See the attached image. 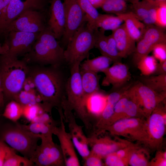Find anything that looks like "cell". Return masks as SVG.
<instances>
[{"mask_svg":"<svg viewBox=\"0 0 166 166\" xmlns=\"http://www.w3.org/2000/svg\"><path fill=\"white\" fill-rule=\"evenodd\" d=\"M96 30L86 21L84 22L74 33L64 50V61L70 66L76 62L81 63L87 57L89 51L94 47Z\"/></svg>","mask_w":166,"mask_h":166,"instance_id":"277c9868","label":"cell"},{"mask_svg":"<svg viewBox=\"0 0 166 166\" xmlns=\"http://www.w3.org/2000/svg\"><path fill=\"white\" fill-rule=\"evenodd\" d=\"M85 15L87 24L93 29H98L97 25L100 13L88 0H77Z\"/></svg>","mask_w":166,"mask_h":166,"instance_id":"83f0119b","label":"cell"},{"mask_svg":"<svg viewBox=\"0 0 166 166\" xmlns=\"http://www.w3.org/2000/svg\"><path fill=\"white\" fill-rule=\"evenodd\" d=\"M112 62L110 58L102 55L91 59L87 58L80 63V68L98 73L102 72L109 67Z\"/></svg>","mask_w":166,"mask_h":166,"instance_id":"484cf974","label":"cell"},{"mask_svg":"<svg viewBox=\"0 0 166 166\" xmlns=\"http://www.w3.org/2000/svg\"><path fill=\"white\" fill-rule=\"evenodd\" d=\"M108 131L114 136H121L146 145L147 134L146 120L144 117H133L120 120L107 127Z\"/></svg>","mask_w":166,"mask_h":166,"instance_id":"52a82bcc","label":"cell"},{"mask_svg":"<svg viewBox=\"0 0 166 166\" xmlns=\"http://www.w3.org/2000/svg\"><path fill=\"white\" fill-rule=\"evenodd\" d=\"M49 18L47 26L57 39L62 38L64 30L65 16L61 0H49Z\"/></svg>","mask_w":166,"mask_h":166,"instance_id":"ffe728a7","label":"cell"},{"mask_svg":"<svg viewBox=\"0 0 166 166\" xmlns=\"http://www.w3.org/2000/svg\"><path fill=\"white\" fill-rule=\"evenodd\" d=\"M38 145L30 160L38 166H65L60 146L53 142L52 135L41 138Z\"/></svg>","mask_w":166,"mask_h":166,"instance_id":"9c48e42d","label":"cell"},{"mask_svg":"<svg viewBox=\"0 0 166 166\" xmlns=\"http://www.w3.org/2000/svg\"><path fill=\"white\" fill-rule=\"evenodd\" d=\"M165 99L160 102L146 119L147 139L146 146L152 151L162 149L166 132Z\"/></svg>","mask_w":166,"mask_h":166,"instance_id":"8992f818","label":"cell"},{"mask_svg":"<svg viewBox=\"0 0 166 166\" xmlns=\"http://www.w3.org/2000/svg\"><path fill=\"white\" fill-rule=\"evenodd\" d=\"M34 164L30 159L18 155L15 150L7 146L3 166H31Z\"/></svg>","mask_w":166,"mask_h":166,"instance_id":"f546056e","label":"cell"},{"mask_svg":"<svg viewBox=\"0 0 166 166\" xmlns=\"http://www.w3.org/2000/svg\"><path fill=\"white\" fill-rule=\"evenodd\" d=\"M166 74V61L158 63L154 74V75Z\"/></svg>","mask_w":166,"mask_h":166,"instance_id":"f5cc1de1","label":"cell"},{"mask_svg":"<svg viewBox=\"0 0 166 166\" xmlns=\"http://www.w3.org/2000/svg\"><path fill=\"white\" fill-rule=\"evenodd\" d=\"M121 57L126 58L135 51L136 42L127 31L124 23L112 31Z\"/></svg>","mask_w":166,"mask_h":166,"instance_id":"7402d4cb","label":"cell"},{"mask_svg":"<svg viewBox=\"0 0 166 166\" xmlns=\"http://www.w3.org/2000/svg\"><path fill=\"white\" fill-rule=\"evenodd\" d=\"M49 0H10L0 21V36L6 38L9 24L25 11L32 10L44 12Z\"/></svg>","mask_w":166,"mask_h":166,"instance_id":"30bf717a","label":"cell"},{"mask_svg":"<svg viewBox=\"0 0 166 166\" xmlns=\"http://www.w3.org/2000/svg\"><path fill=\"white\" fill-rule=\"evenodd\" d=\"M128 89L117 103L113 114L109 119L105 128L108 126L120 119L123 114L130 97L127 91Z\"/></svg>","mask_w":166,"mask_h":166,"instance_id":"d590c367","label":"cell"},{"mask_svg":"<svg viewBox=\"0 0 166 166\" xmlns=\"http://www.w3.org/2000/svg\"><path fill=\"white\" fill-rule=\"evenodd\" d=\"M113 139L108 136L98 137L93 134L88 138L89 145L91 152L97 155L102 159L109 154L126 147L132 143L130 141L115 136Z\"/></svg>","mask_w":166,"mask_h":166,"instance_id":"e0dca14e","label":"cell"},{"mask_svg":"<svg viewBox=\"0 0 166 166\" xmlns=\"http://www.w3.org/2000/svg\"><path fill=\"white\" fill-rule=\"evenodd\" d=\"M158 63L153 56L148 55L142 57L136 65L142 75L148 76L154 74Z\"/></svg>","mask_w":166,"mask_h":166,"instance_id":"1f68e13d","label":"cell"},{"mask_svg":"<svg viewBox=\"0 0 166 166\" xmlns=\"http://www.w3.org/2000/svg\"><path fill=\"white\" fill-rule=\"evenodd\" d=\"M38 94V93L37 90L29 92L22 89L13 99L22 106L28 104L38 105L37 99Z\"/></svg>","mask_w":166,"mask_h":166,"instance_id":"74e56055","label":"cell"},{"mask_svg":"<svg viewBox=\"0 0 166 166\" xmlns=\"http://www.w3.org/2000/svg\"><path fill=\"white\" fill-rule=\"evenodd\" d=\"M63 5L65 26L61 38L63 44L67 46L74 33L86 21L77 0H64Z\"/></svg>","mask_w":166,"mask_h":166,"instance_id":"4fadbf2b","label":"cell"},{"mask_svg":"<svg viewBox=\"0 0 166 166\" xmlns=\"http://www.w3.org/2000/svg\"><path fill=\"white\" fill-rule=\"evenodd\" d=\"M44 111H46L39 105L28 104L23 106L22 116L30 122L39 114Z\"/></svg>","mask_w":166,"mask_h":166,"instance_id":"ab89813d","label":"cell"},{"mask_svg":"<svg viewBox=\"0 0 166 166\" xmlns=\"http://www.w3.org/2000/svg\"><path fill=\"white\" fill-rule=\"evenodd\" d=\"M127 1V0H106L101 8L105 12L117 15L126 12Z\"/></svg>","mask_w":166,"mask_h":166,"instance_id":"d6a6232c","label":"cell"},{"mask_svg":"<svg viewBox=\"0 0 166 166\" xmlns=\"http://www.w3.org/2000/svg\"><path fill=\"white\" fill-rule=\"evenodd\" d=\"M155 25L164 29L166 27V3L159 6L157 8Z\"/></svg>","mask_w":166,"mask_h":166,"instance_id":"7bdbcfd3","label":"cell"},{"mask_svg":"<svg viewBox=\"0 0 166 166\" xmlns=\"http://www.w3.org/2000/svg\"><path fill=\"white\" fill-rule=\"evenodd\" d=\"M44 12L28 10L22 13L8 26L6 32V39L11 31L39 33L43 30L47 26Z\"/></svg>","mask_w":166,"mask_h":166,"instance_id":"7c38bea8","label":"cell"},{"mask_svg":"<svg viewBox=\"0 0 166 166\" xmlns=\"http://www.w3.org/2000/svg\"><path fill=\"white\" fill-rule=\"evenodd\" d=\"M132 4L131 11L138 19L142 22L146 17L151 4L143 0Z\"/></svg>","mask_w":166,"mask_h":166,"instance_id":"f35d334b","label":"cell"},{"mask_svg":"<svg viewBox=\"0 0 166 166\" xmlns=\"http://www.w3.org/2000/svg\"><path fill=\"white\" fill-rule=\"evenodd\" d=\"M105 75L101 83L103 86L111 85L113 88L122 87L131 78L128 67L121 62L113 63L112 65L104 70Z\"/></svg>","mask_w":166,"mask_h":166,"instance_id":"d6986e66","label":"cell"},{"mask_svg":"<svg viewBox=\"0 0 166 166\" xmlns=\"http://www.w3.org/2000/svg\"><path fill=\"white\" fill-rule=\"evenodd\" d=\"M2 138L10 147L29 159L38 145V142L40 139L38 135L18 125L5 131L2 134Z\"/></svg>","mask_w":166,"mask_h":166,"instance_id":"ba28073f","label":"cell"},{"mask_svg":"<svg viewBox=\"0 0 166 166\" xmlns=\"http://www.w3.org/2000/svg\"><path fill=\"white\" fill-rule=\"evenodd\" d=\"M80 73L85 99L92 94L100 91V76L97 73L80 69Z\"/></svg>","mask_w":166,"mask_h":166,"instance_id":"d4e9b609","label":"cell"},{"mask_svg":"<svg viewBox=\"0 0 166 166\" xmlns=\"http://www.w3.org/2000/svg\"><path fill=\"white\" fill-rule=\"evenodd\" d=\"M5 102V97L0 69V112L4 106Z\"/></svg>","mask_w":166,"mask_h":166,"instance_id":"db71d44e","label":"cell"},{"mask_svg":"<svg viewBox=\"0 0 166 166\" xmlns=\"http://www.w3.org/2000/svg\"><path fill=\"white\" fill-rule=\"evenodd\" d=\"M63 118L68 124L69 132L75 148L85 160L89 155L88 138L83 131V126L79 125L76 122L73 111L67 109H63Z\"/></svg>","mask_w":166,"mask_h":166,"instance_id":"ac0fdd59","label":"cell"},{"mask_svg":"<svg viewBox=\"0 0 166 166\" xmlns=\"http://www.w3.org/2000/svg\"><path fill=\"white\" fill-rule=\"evenodd\" d=\"M107 96L99 91L85 98V108L89 120L91 117L99 118L106 106Z\"/></svg>","mask_w":166,"mask_h":166,"instance_id":"603a6c76","label":"cell"},{"mask_svg":"<svg viewBox=\"0 0 166 166\" xmlns=\"http://www.w3.org/2000/svg\"><path fill=\"white\" fill-rule=\"evenodd\" d=\"M58 111L60 117V125L59 127L54 126L52 132L53 134L56 136L59 140L65 166H80V164L70 134L65 129L62 109L58 108Z\"/></svg>","mask_w":166,"mask_h":166,"instance_id":"9a60e30c","label":"cell"},{"mask_svg":"<svg viewBox=\"0 0 166 166\" xmlns=\"http://www.w3.org/2000/svg\"><path fill=\"white\" fill-rule=\"evenodd\" d=\"M23 106L15 100L9 102L6 106L3 116L5 118L16 122L22 115Z\"/></svg>","mask_w":166,"mask_h":166,"instance_id":"e575fe53","label":"cell"},{"mask_svg":"<svg viewBox=\"0 0 166 166\" xmlns=\"http://www.w3.org/2000/svg\"><path fill=\"white\" fill-rule=\"evenodd\" d=\"M10 0H0V21L4 11Z\"/></svg>","mask_w":166,"mask_h":166,"instance_id":"11a10c76","label":"cell"},{"mask_svg":"<svg viewBox=\"0 0 166 166\" xmlns=\"http://www.w3.org/2000/svg\"><path fill=\"white\" fill-rule=\"evenodd\" d=\"M80 63L76 62L70 65V75L66 83L65 97L61 103V107L74 111L88 128L89 122L85 108V97L81 81Z\"/></svg>","mask_w":166,"mask_h":166,"instance_id":"3957f363","label":"cell"},{"mask_svg":"<svg viewBox=\"0 0 166 166\" xmlns=\"http://www.w3.org/2000/svg\"><path fill=\"white\" fill-rule=\"evenodd\" d=\"M133 117L145 118L139 105L134 99L130 97L124 111L120 120Z\"/></svg>","mask_w":166,"mask_h":166,"instance_id":"8d00e7d4","label":"cell"},{"mask_svg":"<svg viewBox=\"0 0 166 166\" xmlns=\"http://www.w3.org/2000/svg\"><path fill=\"white\" fill-rule=\"evenodd\" d=\"M156 151L154 157L149 161V166H166V151L162 149Z\"/></svg>","mask_w":166,"mask_h":166,"instance_id":"bcb514c9","label":"cell"},{"mask_svg":"<svg viewBox=\"0 0 166 166\" xmlns=\"http://www.w3.org/2000/svg\"><path fill=\"white\" fill-rule=\"evenodd\" d=\"M3 141L0 140V166H3L7 146Z\"/></svg>","mask_w":166,"mask_h":166,"instance_id":"816d5d0a","label":"cell"},{"mask_svg":"<svg viewBox=\"0 0 166 166\" xmlns=\"http://www.w3.org/2000/svg\"><path fill=\"white\" fill-rule=\"evenodd\" d=\"M124 22L128 33L136 42L139 41L143 36L146 26L130 11L117 15Z\"/></svg>","mask_w":166,"mask_h":166,"instance_id":"cb8c5ba5","label":"cell"},{"mask_svg":"<svg viewBox=\"0 0 166 166\" xmlns=\"http://www.w3.org/2000/svg\"><path fill=\"white\" fill-rule=\"evenodd\" d=\"M150 155L147 149L140 147L132 155L128 165L131 166H149Z\"/></svg>","mask_w":166,"mask_h":166,"instance_id":"836d02e7","label":"cell"},{"mask_svg":"<svg viewBox=\"0 0 166 166\" xmlns=\"http://www.w3.org/2000/svg\"><path fill=\"white\" fill-rule=\"evenodd\" d=\"M106 39L108 44L109 58L113 63L121 62V58L120 56L116 41L112 34L106 36Z\"/></svg>","mask_w":166,"mask_h":166,"instance_id":"60d3db41","label":"cell"},{"mask_svg":"<svg viewBox=\"0 0 166 166\" xmlns=\"http://www.w3.org/2000/svg\"><path fill=\"white\" fill-rule=\"evenodd\" d=\"M104 159V166H128L130 159L120 158L117 156L115 152L107 155Z\"/></svg>","mask_w":166,"mask_h":166,"instance_id":"b9f144b4","label":"cell"},{"mask_svg":"<svg viewBox=\"0 0 166 166\" xmlns=\"http://www.w3.org/2000/svg\"><path fill=\"white\" fill-rule=\"evenodd\" d=\"M127 91L129 97L139 105L146 119L156 106L166 99V92H156L141 82L129 87Z\"/></svg>","mask_w":166,"mask_h":166,"instance_id":"8fae6325","label":"cell"},{"mask_svg":"<svg viewBox=\"0 0 166 166\" xmlns=\"http://www.w3.org/2000/svg\"><path fill=\"white\" fill-rule=\"evenodd\" d=\"M103 159L97 155L91 152L87 157L84 160L85 166H104Z\"/></svg>","mask_w":166,"mask_h":166,"instance_id":"7dc6e473","label":"cell"},{"mask_svg":"<svg viewBox=\"0 0 166 166\" xmlns=\"http://www.w3.org/2000/svg\"><path fill=\"white\" fill-rule=\"evenodd\" d=\"M159 6L151 4L146 17L142 21L146 26L155 25L156 10Z\"/></svg>","mask_w":166,"mask_h":166,"instance_id":"c3c4849f","label":"cell"},{"mask_svg":"<svg viewBox=\"0 0 166 166\" xmlns=\"http://www.w3.org/2000/svg\"><path fill=\"white\" fill-rule=\"evenodd\" d=\"M64 49L52 34L39 33L29 55L33 60L45 64L58 66L63 57Z\"/></svg>","mask_w":166,"mask_h":166,"instance_id":"5b68a950","label":"cell"},{"mask_svg":"<svg viewBox=\"0 0 166 166\" xmlns=\"http://www.w3.org/2000/svg\"><path fill=\"white\" fill-rule=\"evenodd\" d=\"M164 30L156 25L146 26L143 36L137 42L133 53V61L136 65L142 57L148 55L156 44L166 43Z\"/></svg>","mask_w":166,"mask_h":166,"instance_id":"5bb4252c","label":"cell"},{"mask_svg":"<svg viewBox=\"0 0 166 166\" xmlns=\"http://www.w3.org/2000/svg\"><path fill=\"white\" fill-rule=\"evenodd\" d=\"M21 128L35 134L40 138L52 135L54 124H48L39 122H30L28 125H18Z\"/></svg>","mask_w":166,"mask_h":166,"instance_id":"4dcf8cb0","label":"cell"},{"mask_svg":"<svg viewBox=\"0 0 166 166\" xmlns=\"http://www.w3.org/2000/svg\"><path fill=\"white\" fill-rule=\"evenodd\" d=\"M31 77L45 101L52 107H61L65 97L67 79L62 73L55 69L44 68L35 71Z\"/></svg>","mask_w":166,"mask_h":166,"instance_id":"6da1fadb","label":"cell"},{"mask_svg":"<svg viewBox=\"0 0 166 166\" xmlns=\"http://www.w3.org/2000/svg\"><path fill=\"white\" fill-rule=\"evenodd\" d=\"M140 147L139 144L132 143L128 146L115 152L118 157L129 159L132 154Z\"/></svg>","mask_w":166,"mask_h":166,"instance_id":"f6af8a7d","label":"cell"},{"mask_svg":"<svg viewBox=\"0 0 166 166\" xmlns=\"http://www.w3.org/2000/svg\"><path fill=\"white\" fill-rule=\"evenodd\" d=\"M140 0H127V1H128L130 2L132 4H133L134 3H136L140 1Z\"/></svg>","mask_w":166,"mask_h":166,"instance_id":"91938a15","label":"cell"},{"mask_svg":"<svg viewBox=\"0 0 166 166\" xmlns=\"http://www.w3.org/2000/svg\"><path fill=\"white\" fill-rule=\"evenodd\" d=\"M39 122L48 124H54L53 121L48 112L44 111L39 114L33 120L30 122Z\"/></svg>","mask_w":166,"mask_h":166,"instance_id":"681fc988","label":"cell"},{"mask_svg":"<svg viewBox=\"0 0 166 166\" xmlns=\"http://www.w3.org/2000/svg\"><path fill=\"white\" fill-rule=\"evenodd\" d=\"M29 92L37 90L35 84L31 77H27L23 84L22 89Z\"/></svg>","mask_w":166,"mask_h":166,"instance_id":"f907efd6","label":"cell"},{"mask_svg":"<svg viewBox=\"0 0 166 166\" xmlns=\"http://www.w3.org/2000/svg\"><path fill=\"white\" fill-rule=\"evenodd\" d=\"M140 82L158 93L166 92V74L155 76H143Z\"/></svg>","mask_w":166,"mask_h":166,"instance_id":"4316f807","label":"cell"},{"mask_svg":"<svg viewBox=\"0 0 166 166\" xmlns=\"http://www.w3.org/2000/svg\"><path fill=\"white\" fill-rule=\"evenodd\" d=\"M152 51L153 57L159 62L166 61V43H160L156 44Z\"/></svg>","mask_w":166,"mask_h":166,"instance_id":"ee69618b","label":"cell"},{"mask_svg":"<svg viewBox=\"0 0 166 166\" xmlns=\"http://www.w3.org/2000/svg\"><path fill=\"white\" fill-rule=\"evenodd\" d=\"M129 88L124 87L123 89L112 92L107 95L106 106L95 125L94 134L98 135L104 132L107 124L113 114L117 103Z\"/></svg>","mask_w":166,"mask_h":166,"instance_id":"44dd1931","label":"cell"},{"mask_svg":"<svg viewBox=\"0 0 166 166\" xmlns=\"http://www.w3.org/2000/svg\"><path fill=\"white\" fill-rule=\"evenodd\" d=\"M9 49V46L6 41L3 45L0 43V55L4 54L7 53Z\"/></svg>","mask_w":166,"mask_h":166,"instance_id":"6f0895ef","label":"cell"},{"mask_svg":"<svg viewBox=\"0 0 166 166\" xmlns=\"http://www.w3.org/2000/svg\"><path fill=\"white\" fill-rule=\"evenodd\" d=\"M123 22L119 16L100 14L97 26L98 29L100 28L104 31L107 30L113 31L120 26Z\"/></svg>","mask_w":166,"mask_h":166,"instance_id":"f1b7e54d","label":"cell"},{"mask_svg":"<svg viewBox=\"0 0 166 166\" xmlns=\"http://www.w3.org/2000/svg\"><path fill=\"white\" fill-rule=\"evenodd\" d=\"M152 4L159 6L162 4L166 3V0H144Z\"/></svg>","mask_w":166,"mask_h":166,"instance_id":"680465c9","label":"cell"},{"mask_svg":"<svg viewBox=\"0 0 166 166\" xmlns=\"http://www.w3.org/2000/svg\"><path fill=\"white\" fill-rule=\"evenodd\" d=\"M96 9L101 7L106 0H88Z\"/></svg>","mask_w":166,"mask_h":166,"instance_id":"9f6ffc18","label":"cell"},{"mask_svg":"<svg viewBox=\"0 0 166 166\" xmlns=\"http://www.w3.org/2000/svg\"><path fill=\"white\" fill-rule=\"evenodd\" d=\"M39 34L19 31H10L5 41L8 44L9 49L4 55L17 57L20 55L29 53Z\"/></svg>","mask_w":166,"mask_h":166,"instance_id":"2e32d148","label":"cell"},{"mask_svg":"<svg viewBox=\"0 0 166 166\" xmlns=\"http://www.w3.org/2000/svg\"><path fill=\"white\" fill-rule=\"evenodd\" d=\"M0 69L5 99H13L22 89L28 68L17 57L4 54L0 56Z\"/></svg>","mask_w":166,"mask_h":166,"instance_id":"7a4b0ae2","label":"cell"}]
</instances>
